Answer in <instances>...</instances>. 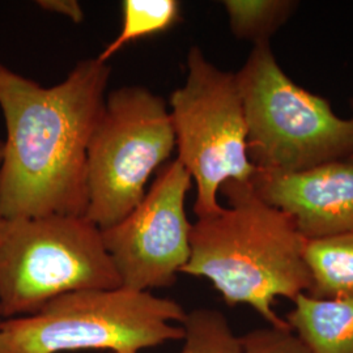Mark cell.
<instances>
[{
  "label": "cell",
  "instance_id": "20",
  "mask_svg": "<svg viewBox=\"0 0 353 353\" xmlns=\"http://www.w3.org/2000/svg\"><path fill=\"white\" fill-rule=\"evenodd\" d=\"M122 353H139V352H122Z\"/></svg>",
  "mask_w": 353,
  "mask_h": 353
},
{
  "label": "cell",
  "instance_id": "10",
  "mask_svg": "<svg viewBox=\"0 0 353 353\" xmlns=\"http://www.w3.org/2000/svg\"><path fill=\"white\" fill-rule=\"evenodd\" d=\"M292 331L312 353H353V299L318 300L306 293L293 300Z\"/></svg>",
  "mask_w": 353,
  "mask_h": 353
},
{
  "label": "cell",
  "instance_id": "13",
  "mask_svg": "<svg viewBox=\"0 0 353 353\" xmlns=\"http://www.w3.org/2000/svg\"><path fill=\"white\" fill-rule=\"evenodd\" d=\"M232 33L252 43L270 42V38L284 26L297 7L290 0H225Z\"/></svg>",
  "mask_w": 353,
  "mask_h": 353
},
{
  "label": "cell",
  "instance_id": "15",
  "mask_svg": "<svg viewBox=\"0 0 353 353\" xmlns=\"http://www.w3.org/2000/svg\"><path fill=\"white\" fill-rule=\"evenodd\" d=\"M241 341L242 353H312L292 328H256Z\"/></svg>",
  "mask_w": 353,
  "mask_h": 353
},
{
  "label": "cell",
  "instance_id": "3",
  "mask_svg": "<svg viewBox=\"0 0 353 353\" xmlns=\"http://www.w3.org/2000/svg\"><path fill=\"white\" fill-rule=\"evenodd\" d=\"M248 128V153L258 172L290 174L353 154V118L297 85L270 42L255 43L236 74Z\"/></svg>",
  "mask_w": 353,
  "mask_h": 353
},
{
  "label": "cell",
  "instance_id": "2",
  "mask_svg": "<svg viewBox=\"0 0 353 353\" xmlns=\"http://www.w3.org/2000/svg\"><path fill=\"white\" fill-rule=\"evenodd\" d=\"M220 192L228 207L192 224L182 274L208 279L229 306L249 305L268 326L290 328L274 303L310 290L303 258L307 240L294 219L265 203L250 182L228 181Z\"/></svg>",
  "mask_w": 353,
  "mask_h": 353
},
{
  "label": "cell",
  "instance_id": "6",
  "mask_svg": "<svg viewBox=\"0 0 353 353\" xmlns=\"http://www.w3.org/2000/svg\"><path fill=\"white\" fill-rule=\"evenodd\" d=\"M174 150V130L163 97L140 85L112 90L89 140L85 217L101 230L125 219Z\"/></svg>",
  "mask_w": 353,
  "mask_h": 353
},
{
  "label": "cell",
  "instance_id": "18",
  "mask_svg": "<svg viewBox=\"0 0 353 353\" xmlns=\"http://www.w3.org/2000/svg\"><path fill=\"white\" fill-rule=\"evenodd\" d=\"M352 105H353V100H352ZM348 160H350V161H352V163H353V154H352V156H351V157H350V159H348Z\"/></svg>",
  "mask_w": 353,
  "mask_h": 353
},
{
  "label": "cell",
  "instance_id": "12",
  "mask_svg": "<svg viewBox=\"0 0 353 353\" xmlns=\"http://www.w3.org/2000/svg\"><path fill=\"white\" fill-rule=\"evenodd\" d=\"M181 21V3L176 0L122 1V28L97 59L102 63L130 42L164 33Z\"/></svg>",
  "mask_w": 353,
  "mask_h": 353
},
{
  "label": "cell",
  "instance_id": "16",
  "mask_svg": "<svg viewBox=\"0 0 353 353\" xmlns=\"http://www.w3.org/2000/svg\"><path fill=\"white\" fill-rule=\"evenodd\" d=\"M37 4L42 10L62 14L75 24H80L84 20L83 8L76 0H39Z\"/></svg>",
  "mask_w": 353,
  "mask_h": 353
},
{
  "label": "cell",
  "instance_id": "8",
  "mask_svg": "<svg viewBox=\"0 0 353 353\" xmlns=\"http://www.w3.org/2000/svg\"><path fill=\"white\" fill-rule=\"evenodd\" d=\"M192 186L176 160L160 168L141 202L115 225L102 229V241L122 287L138 292L168 288L188 265L192 224L185 210Z\"/></svg>",
  "mask_w": 353,
  "mask_h": 353
},
{
  "label": "cell",
  "instance_id": "1",
  "mask_svg": "<svg viewBox=\"0 0 353 353\" xmlns=\"http://www.w3.org/2000/svg\"><path fill=\"white\" fill-rule=\"evenodd\" d=\"M112 68L80 61L62 83L42 87L0 63L7 128L0 164V219L85 216L87 152Z\"/></svg>",
  "mask_w": 353,
  "mask_h": 353
},
{
  "label": "cell",
  "instance_id": "14",
  "mask_svg": "<svg viewBox=\"0 0 353 353\" xmlns=\"http://www.w3.org/2000/svg\"><path fill=\"white\" fill-rule=\"evenodd\" d=\"M183 347L179 353H242V341L228 322L227 316L214 309L191 310L185 321Z\"/></svg>",
  "mask_w": 353,
  "mask_h": 353
},
{
  "label": "cell",
  "instance_id": "17",
  "mask_svg": "<svg viewBox=\"0 0 353 353\" xmlns=\"http://www.w3.org/2000/svg\"><path fill=\"white\" fill-rule=\"evenodd\" d=\"M3 147H4V143H3V140H0V164L3 160Z\"/></svg>",
  "mask_w": 353,
  "mask_h": 353
},
{
  "label": "cell",
  "instance_id": "19",
  "mask_svg": "<svg viewBox=\"0 0 353 353\" xmlns=\"http://www.w3.org/2000/svg\"><path fill=\"white\" fill-rule=\"evenodd\" d=\"M1 316H1V312H0V318H1ZM0 323H1V321H0Z\"/></svg>",
  "mask_w": 353,
  "mask_h": 353
},
{
  "label": "cell",
  "instance_id": "4",
  "mask_svg": "<svg viewBox=\"0 0 353 353\" xmlns=\"http://www.w3.org/2000/svg\"><path fill=\"white\" fill-rule=\"evenodd\" d=\"M188 312L174 300L123 287L79 290L32 316L0 323V353H62L109 350L139 352L182 341Z\"/></svg>",
  "mask_w": 353,
  "mask_h": 353
},
{
  "label": "cell",
  "instance_id": "7",
  "mask_svg": "<svg viewBox=\"0 0 353 353\" xmlns=\"http://www.w3.org/2000/svg\"><path fill=\"white\" fill-rule=\"evenodd\" d=\"M176 161L196 185L198 219L221 210L228 181L250 182L256 173L248 153V128L236 74L211 63L198 46L188 55V79L169 102Z\"/></svg>",
  "mask_w": 353,
  "mask_h": 353
},
{
  "label": "cell",
  "instance_id": "5",
  "mask_svg": "<svg viewBox=\"0 0 353 353\" xmlns=\"http://www.w3.org/2000/svg\"><path fill=\"white\" fill-rule=\"evenodd\" d=\"M119 287L101 229L85 216L0 219L1 316H32L67 293Z\"/></svg>",
  "mask_w": 353,
  "mask_h": 353
},
{
  "label": "cell",
  "instance_id": "11",
  "mask_svg": "<svg viewBox=\"0 0 353 353\" xmlns=\"http://www.w3.org/2000/svg\"><path fill=\"white\" fill-rule=\"evenodd\" d=\"M303 258L310 276L306 294L318 300L353 299V232L306 241Z\"/></svg>",
  "mask_w": 353,
  "mask_h": 353
},
{
  "label": "cell",
  "instance_id": "9",
  "mask_svg": "<svg viewBox=\"0 0 353 353\" xmlns=\"http://www.w3.org/2000/svg\"><path fill=\"white\" fill-rule=\"evenodd\" d=\"M255 192L290 214L306 240L353 232V163L339 160L312 169L250 179Z\"/></svg>",
  "mask_w": 353,
  "mask_h": 353
}]
</instances>
